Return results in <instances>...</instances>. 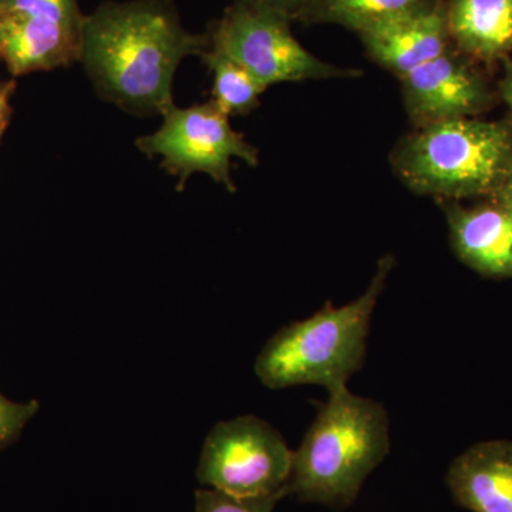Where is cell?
Listing matches in <instances>:
<instances>
[{"mask_svg": "<svg viewBox=\"0 0 512 512\" xmlns=\"http://www.w3.org/2000/svg\"><path fill=\"white\" fill-rule=\"evenodd\" d=\"M285 493L266 497L241 498L214 490H200L195 494V512H274L275 505Z\"/></svg>", "mask_w": 512, "mask_h": 512, "instance_id": "cell-16", "label": "cell"}, {"mask_svg": "<svg viewBox=\"0 0 512 512\" xmlns=\"http://www.w3.org/2000/svg\"><path fill=\"white\" fill-rule=\"evenodd\" d=\"M39 410V403H16L0 393V448L8 446Z\"/></svg>", "mask_w": 512, "mask_h": 512, "instance_id": "cell-17", "label": "cell"}, {"mask_svg": "<svg viewBox=\"0 0 512 512\" xmlns=\"http://www.w3.org/2000/svg\"><path fill=\"white\" fill-rule=\"evenodd\" d=\"M454 501L471 512H512V441L488 440L468 447L448 467Z\"/></svg>", "mask_w": 512, "mask_h": 512, "instance_id": "cell-12", "label": "cell"}, {"mask_svg": "<svg viewBox=\"0 0 512 512\" xmlns=\"http://www.w3.org/2000/svg\"><path fill=\"white\" fill-rule=\"evenodd\" d=\"M359 37L373 62L399 79L451 49L444 0H424Z\"/></svg>", "mask_w": 512, "mask_h": 512, "instance_id": "cell-10", "label": "cell"}, {"mask_svg": "<svg viewBox=\"0 0 512 512\" xmlns=\"http://www.w3.org/2000/svg\"><path fill=\"white\" fill-rule=\"evenodd\" d=\"M400 83L416 128L473 119L493 101L483 77L453 49L400 77Z\"/></svg>", "mask_w": 512, "mask_h": 512, "instance_id": "cell-9", "label": "cell"}, {"mask_svg": "<svg viewBox=\"0 0 512 512\" xmlns=\"http://www.w3.org/2000/svg\"><path fill=\"white\" fill-rule=\"evenodd\" d=\"M291 23L248 0H234L212 23L210 47L241 64L262 86L305 80L349 79L360 70L323 62L293 36Z\"/></svg>", "mask_w": 512, "mask_h": 512, "instance_id": "cell-5", "label": "cell"}, {"mask_svg": "<svg viewBox=\"0 0 512 512\" xmlns=\"http://www.w3.org/2000/svg\"><path fill=\"white\" fill-rule=\"evenodd\" d=\"M0 56H2V53H0Z\"/></svg>", "mask_w": 512, "mask_h": 512, "instance_id": "cell-23", "label": "cell"}, {"mask_svg": "<svg viewBox=\"0 0 512 512\" xmlns=\"http://www.w3.org/2000/svg\"><path fill=\"white\" fill-rule=\"evenodd\" d=\"M79 0H0V53L15 74L69 66L82 57Z\"/></svg>", "mask_w": 512, "mask_h": 512, "instance_id": "cell-8", "label": "cell"}, {"mask_svg": "<svg viewBox=\"0 0 512 512\" xmlns=\"http://www.w3.org/2000/svg\"><path fill=\"white\" fill-rule=\"evenodd\" d=\"M10 92L12 84H0V121L8 119Z\"/></svg>", "mask_w": 512, "mask_h": 512, "instance_id": "cell-20", "label": "cell"}, {"mask_svg": "<svg viewBox=\"0 0 512 512\" xmlns=\"http://www.w3.org/2000/svg\"><path fill=\"white\" fill-rule=\"evenodd\" d=\"M503 63V77L500 80V93L510 110L512 111V57H505Z\"/></svg>", "mask_w": 512, "mask_h": 512, "instance_id": "cell-19", "label": "cell"}, {"mask_svg": "<svg viewBox=\"0 0 512 512\" xmlns=\"http://www.w3.org/2000/svg\"><path fill=\"white\" fill-rule=\"evenodd\" d=\"M494 198L512 210V173L508 180L505 181L503 188L494 195Z\"/></svg>", "mask_w": 512, "mask_h": 512, "instance_id": "cell-21", "label": "cell"}, {"mask_svg": "<svg viewBox=\"0 0 512 512\" xmlns=\"http://www.w3.org/2000/svg\"><path fill=\"white\" fill-rule=\"evenodd\" d=\"M394 262L390 254L379 259L366 292L355 301L343 306L328 302L272 336L255 362L261 383L272 390L316 384L329 393L348 386L365 363L373 312Z\"/></svg>", "mask_w": 512, "mask_h": 512, "instance_id": "cell-3", "label": "cell"}, {"mask_svg": "<svg viewBox=\"0 0 512 512\" xmlns=\"http://www.w3.org/2000/svg\"><path fill=\"white\" fill-rule=\"evenodd\" d=\"M293 451L265 420L221 421L205 439L197 476L202 485L234 497L286 494ZM288 495V494H286Z\"/></svg>", "mask_w": 512, "mask_h": 512, "instance_id": "cell-6", "label": "cell"}, {"mask_svg": "<svg viewBox=\"0 0 512 512\" xmlns=\"http://www.w3.org/2000/svg\"><path fill=\"white\" fill-rule=\"evenodd\" d=\"M252 5L258 6L275 15L288 19L289 22H303L316 0H248Z\"/></svg>", "mask_w": 512, "mask_h": 512, "instance_id": "cell-18", "label": "cell"}, {"mask_svg": "<svg viewBox=\"0 0 512 512\" xmlns=\"http://www.w3.org/2000/svg\"><path fill=\"white\" fill-rule=\"evenodd\" d=\"M163 116L160 130L138 138L137 147L147 156L163 157L161 167L180 180L178 190L191 174L204 173L235 191L231 161L258 165V150L231 127L228 114L214 100L188 109L173 104Z\"/></svg>", "mask_w": 512, "mask_h": 512, "instance_id": "cell-7", "label": "cell"}, {"mask_svg": "<svg viewBox=\"0 0 512 512\" xmlns=\"http://www.w3.org/2000/svg\"><path fill=\"white\" fill-rule=\"evenodd\" d=\"M201 57L214 74L212 100L225 114H247L258 106L259 96L265 92L266 87L247 69L210 46Z\"/></svg>", "mask_w": 512, "mask_h": 512, "instance_id": "cell-15", "label": "cell"}, {"mask_svg": "<svg viewBox=\"0 0 512 512\" xmlns=\"http://www.w3.org/2000/svg\"><path fill=\"white\" fill-rule=\"evenodd\" d=\"M451 45L471 59L495 62L512 53V0H444Z\"/></svg>", "mask_w": 512, "mask_h": 512, "instance_id": "cell-13", "label": "cell"}, {"mask_svg": "<svg viewBox=\"0 0 512 512\" xmlns=\"http://www.w3.org/2000/svg\"><path fill=\"white\" fill-rule=\"evenodd\" d=\"M390 453L389 413L383 403L346 387L329 393L293 453L286 494L303 503L342 510L355 503L366 478Z\"/></svg>", "mask_w": 512, "mask_h": 512, "instance_id": "cell-2", "label": "cell"}, {"mask_svg": "<svg viewBox=\"0 0 512 512\" xmlns=\"http://www.w3.org/2000/svg\"><path fill=\"white\" fill-rule=\"evenodd\" d=\"M451 247L464 265L488 278L512 279V210L495 200L446 208Z\"/></svg>", "mask_w": 512, "mask_h": 512, "instance_id": "cell-11", "label": "cell"}, {"mask_svg": "<svg viewBox=\"0 0 512 512\" xmlns=\"http://www.w3.org/2000/svg\"><path fill=\"white\" fill-rule=\"evenodd\" d=\"M424 0H316L302 23L338 25L362 33L377 23L416 8Z\"/></svg>", "mask_w": 512, "mask_h": 512, "instance_id": "cell-14", "label": "cell"}, {"mask_svg": "<svg viewBox=\"0 0 512 512\" xmlns=\"http://www.w3.org/2000/svg\"><path fill=\"white\" fill-rule=\"evenodd\" d=\"M6 127V120L0 121V137H2L3 130H5Z\"/></svg>", "mask_w": 512, "mask_h": 512, "instance_id": "cell-22", "label": "cell"}, {"mask_svg": "<svg viewBox=\"0 0 512 512\" xmlns=\"http://www.w3.org/2000/svg\"><path fill=\"white\" fill-rule=\"evenodd\" d=\"M390 161L416 194L450 202L495 195L512 173V130L474 117L441 121L404 137Z\"/></svg>", "mask_w": 512, "mask_h": 512, "instance_id": "cell-4", "label": "cell"}, {"mask_svg": "<svg viewBox=\"0 0 512 512\" xmlns=\"http://www.w3.org/2000/svg\"><path fill=\"white\" fill-rule=\"evenodd\" d=\"M205 35L188 32L173 0L104 2L86 16L80 62L107 99L136 113L173 106V80L185 57L201 56Z\"/></svg>", "mask_w": 512, "mask_h": 512, "instance_id": "cell-1", "label": "cell"}]
</instances>
